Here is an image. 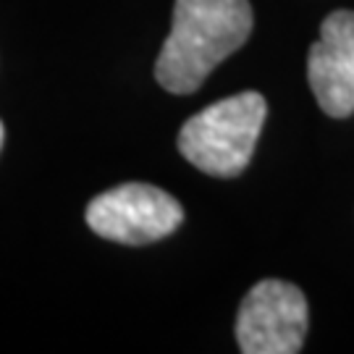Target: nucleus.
<instances>
[{
    "label": "nucleus",
    "mask_w": 354,
    "mask_h": 354,
    "mask_svg": "<svg viewBox=\"0 0 354 354\" xmlns=\"http://www.w3.org/2000/svg\"><path fill=\"white\" fill-rule=\"evenodd\" d=\"M252 35L250 0H176L171 35L155 64L158 84L192 95Z\"/></svg>",
    "instance_id": "nucleus-1"
},
{
    "label": "nucleus",
    "mask_w": 354,
    "mask_h": 354,
    "mask_svg": "<svg viewBox=\"0 0 354 354\" xmlns=\"http://www.w3.org/2000/svg\"><path fill=\"white\" fill-rule=\"evenodd\" d=\"M3 137H6V134H3V121H0V147H3Z\"/></svg>",
    "instance_id": "nucleus-6"
},
{
    "label": "nucleus",
    "mask_w": 354,
    "mask_h": 354,
    "mask_svg": "<svg viewBox=\"0 0 354 354\" xmlns=\"http://www.w3.org/2000/svg\"><path fill=\"white\" fill-rule=\"evenodd\" d=\"M268 102L260 92H239L194 113L178 131V152L203 174L239 176L250 165L266 124Z\"/></svg>",
    "instance_id": "nucleus-2"
},
{
    "label": "nucleus",
    "mask_w": 354,
    "mask_h": 354,
    "mask_svg": "<svg viewBox=\"0 0 354 354\" xmlns=\"http://www.w3.org/2000/svg\"><path fill=\"white\" fill-rule=\"evenodd\" d=\"M184 221V207L152 184H121L87 205L89 228L118 244H150L171 236Z\"/></svg>",
    "instance_id": "nucleus-3"
},
{
    "label": "nucleus",
    "mask_w": 354,
    "mask_h": 354,
    "mask_svg": "<svg viewBox=\"0 0 354 354\" xmlns=\"http://www.w3.org/2000/svg\"><path fill=\"white\" fill-rule=\"evenodd\" d=\"M307 79L330 118L354 113V11H333L307 55Z\"/></svg>",
    "instance_id": "nucleus-5"
},
{
    "label": "nucleus",
    "mask_w": 354,
    "mask_h": 354,
    "mask_svg": "<svg viewBox=\"0 0 354 354\" xmlns=\"http://www.w3.org/2000/svg\"><path fill=\"white\" fill-rule=\"evenodd\" d=\"M304 333L307 299L289 281H260L241 299L236 342L244 354H297Z\"/></svg>",
    "instance_id": "nucleus-4"
}]
</instances>
